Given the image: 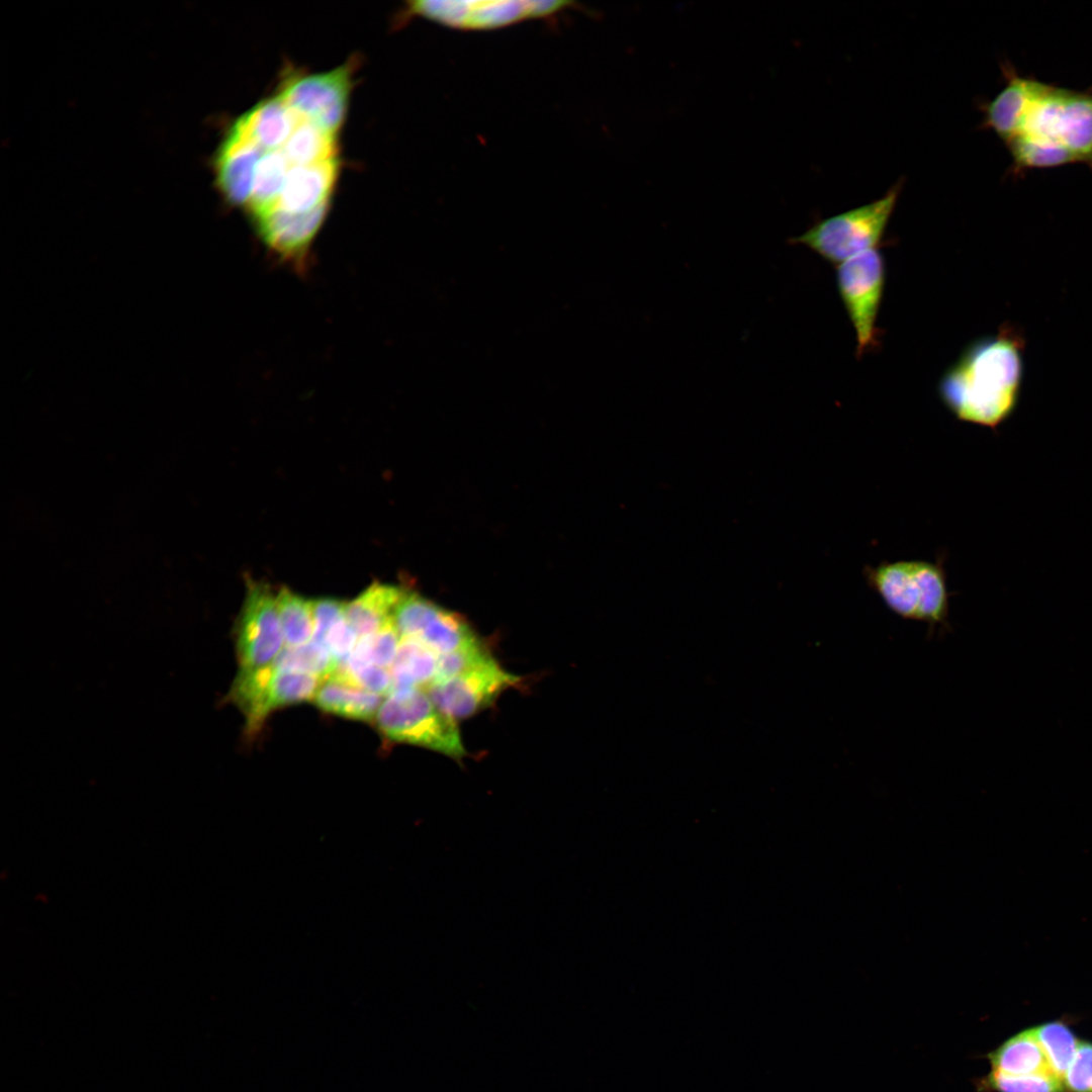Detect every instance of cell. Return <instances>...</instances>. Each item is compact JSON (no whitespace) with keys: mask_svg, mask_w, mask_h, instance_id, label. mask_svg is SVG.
Listing matches in <instances>:
<instances>
[{"mask_svg":"<svg viewBox=\"0 0 1092 1092\" xmlns=\"http://www.w3.org/2000/svg\"><path fill=\"white\" fill-rule=\"evenodd\" d=\"M1023 339L1008 326L972 342L941 376L939 397L958 420L994 428L1016 405Z\"/></svg>","mask_w":1092,"mask_h":1092,"instance_id":"6da1fadb","label":"cell"},{"mask_svg":"<svg viewBox=\"0 0 1092 1092\" xmlns=\"http://www.w3.org/2000/svg\"><path fill=\"white\" fill-rule=\"evenodd\" d=\"M1005 145L1016 171L1077 163L1092 169V90L1031 78L1025 109Z\"/></svg>","mask_w":1092,"mask_h":1092,"instance_id":"7a4b0ae2","label":"cell"},{"mask_svg":"<svg viewBox=\"0 0 1092 1092\" xmlns=\"http://www.w3.org/2000/svg\"><path fill=\"white\" fill-rule=\"evenodd\" d=\"M374 722L390 741L417 745L455 759L466 754L456 720L433 702L426 689L390 692Z\"/></svg>","mask_w":1092,"mask_h":1092,"instance_id":"3957f363","label":"cell"},{"mask_svg":"<svg viewBox=\"0 0 1092 1092\" xmlns=\"http://www.w3.org/2000/svg\"><path fill=\"white\" fill-rule=\"evenodd\" d=\"M894 185L879 199L836 215L816 220L806 232L788 240L808 248L831 264H841L878 249L900 193Z\"/></svg>","mask_w":1092,"mask_h":1092,"instance_id":"277c9868","label":"cell"},{"mask_svg":"<svg viewBox=\"0 0 1092 1092\" xmlns=\"http://www.w3.org/2000/svg\"><path fill=\"white\" fill-rule=\"evenodd\" d=\"M323 678L299 672L284 671L272 664L239 669L226 701L235 705L245 718V735L255 737L276 710L312 701Z\"/></svg>","mask_w":1092,"mask_h":1092,"instance_id":"5b68a950","label":"cell"},{"mask_svg":"<svg viewBox=\"0 0 1092 1092\" xmlns=\"http://www.w3.org/2000/svg\"><path fill=\"white\" fill-rule=\"evenodd\" d=\"M569 1H411V15L461 30H484L509 26L524 20L551 16L564 10Z\"/></svg>","mask_w":1092,"mask_h":1092,"instance_id":"8992f818","label":"cell"},{"mask_svg":"<svg viewBox=\"0 0 1092 1092\" xmlns=\"http://www.w3.org/2000/svg\"><path fill=\"white\" fill-rule=\"evenodd\" d=\"M885 280V260L879 249L867 251L837 265V289L855 331L858 357L878 343L876 324Z\"/></svg>","mask_w":1092,"mask_h":1092,"instance_id":"52a82bcc","label":"cell"},{"mask_svg":"<svg viewBox=\"0 0 1092 1092\" xmlns=\"http://www.w3.org/2000/svg\"><path fill=\"white\" fill-rule=\"evenodd\" d=\"M235 642L240 669L270 665L284 648L276 595L268 584L248 581Z\"/></svg>","mask_w":1092,"mask_h":1092,"instance_id":"ba28073f","label":"cell"},{"mask_svg":"<svg viewBox=\"0 0 1092 1092\" xmlns=\"http://www.w3.org/2000/svg\"><path fill=\"white\" fill-rule=\"evenodd\" d=\"M392 619L401 638L415 639L438 655L480 642L461 616L418 593L403 590Z\"/></svg>","mask_w":1092,"mask_h":1092,"instance_id":"9c48e42d","label":"cell"},{"mask_svg":"<svg viewBox=\"0 0 1092 1092\" xmlns=\"http://www.w3.org/2000/svg\"><path fill=\"white\" fill-rule=\"evenodd\" d=\"M354 65L290 79L279 95L299 116L336 135L347 112Z\"/></svg>","mask_w":1092,"mask_h":1092,"instance_id":"30bf717a","label":"cell"},{"mask_svg":"<svg viewBox=\"0 0 1092 1092\" xmlns=\"http://www.w3.org/2000/svg\"><path fill=\"white\" fill-rule=\"evenodd\" d=\"M519 681L518 675L490 657L452 678L435 681L426 690L433 702L457 721L484 710Z\"/></svg>","mask_w":1092,"mask_h":1092,"instance_id":"8fae6325","label":"cell"},{"mask_svg":"<svg viewBox=\"0 0 1092 1092\" xmlns=\"http://www.w3.org/2000/svg\"><path fill=\"white\" fill-rule=\"evenodd\" d=\"M264 151L249 141L234 123L220 144L214 160L216 185L226 202L247 206L253 190L256 168Z\"/></svg>","mask_w":1092,"mask_h":1092,"instance_id":"7c38bea8","label":"cell"},{"mask_svg":"<svg viewBox=\"0 0 1092 1092\" xmlns=\"http://www.w3.org/2000/svg\"><path fill=\"white\" fill-rule=\"evenodd\" d=\"M867 582L897 616L919 621L922 585L915 560L883 562L864 569Z\"/></svg>","mask_w":1092,"mask_h":1092,"instance_id":"4fadbf2b","label":"cell"},{"mask_svg":"<svg viewBox=\"0 0 1092 1092\" xmlns=\"http://www.w3.org/2000/svg\"><path fill=\"white\" fill-rule=\"evenodd\" d=\"M327 211L328 205L305 212L273 207L255 218L265 242L281 256L293 259L306 251Z\"/></svg>","mask_w":1092,"mask_h":1092,"instance_id":"5bb4252c","label":"cell"},{"mask_svg":"<svg viewBox=\"0 0 1092 1092\" xmlns=\"http://www.w3.org/2000/svg\"><path fill=\"white\" fill-rule=\"evenodd\" d=\"M337 158L307 166H291L274 207L305 212L327 206L338 177Z\"/></svg>","mask_w":1092,"mask_h":1092,"instance_id":"9a60e30c","label":"cell"},{"mask_svg":"<svg viewBox=\"0 0 1092 1092\" xmlns=\"http://www.w3.org/2000/svg\"><path fill=\"white\" fill-rule=\"evenodd\" d=\"M302 119L280 95L263 100L235 124L264 152L280 150Z\"/></svg>","mask_w":1092,"mask_h":1092,"instance_id":"2e32d148","label":"cell"},{"mask_svg":"<svg viewBox=\"0 0 1092 1092\" xmlns=\"http://www.w3.org/2000/svg\"><path fill=\"white\" fill-rule=\"evenodd\" d=\"M312 701L326 713L351 720L371 721L375 719L383 699L332 674L323 679Z\"/></svg>","mask_w":1092,"mask_h":1092,"instance_id":"e0dca14e","label":"cell"},{"mask_svg":"<svg viewBox=\"0 0 1092 1092\" xmlns=\"http://www.w3.org/2000/svg\"><path fill=\"white\" fill-rule=\"evenodd\" d=\"M1004 75L1003 89L983 105V123L1005 144L1014 134L1025 108L1030 78L1019 75L1010 66L1004 67Z\"/></svg>","mask_w":1092,"mask_h":1092,"instance_id":"ac0fdd59","label":"cell"},{"mask_svg":"<svg viewBox=\"0 0 1092 1092\" xmlns=\"http://www.w3.org/2000/svg\"><path fill=\"white\" fill-rule=\"evenodd\" d=\"M403 589L374 582L346 604V619L360 637L375 633L392 620Z\"/></svg>","mask_w":1092,"mask_h":1092,"instance_id":"d6986e66","label":"cell"},{"mask_svg":"<svg viewBox=\"0 0 1092 1092\" xmlns=\"http://www.w3.org/2000/svg\"><path fill=\"white\" fill-rule=\"evenodd\" d=\"M988 1057L994 1072L1011 1076L1053 1074L1032 1028L1010 1037Z\"/></svg>","mask_w":1092,"mask_h":1092,"instance_id":"ffe728a7","label":"cell"},{"mask_svg":"<svg viewBox=\"0 0 1092 1092\" xmlns=\"http://www.w3.org/2000/svg\"><path fill=\"white\" fill-rule=\"evenodd\" d=\"M438 657L434 651L421 642L401 638L390 671L392 691L410 688L427 689L436 679Z\"/></svg>","mask_w":1092,"mask_h":1092,"instance_id":"44dd1931","label":"cell"},{"mask_svg":"<svg viewBox=\"0 0 1092 1092\" xmlns=\"http://www.w3.org/2000/svg\"><path fill=\"white\" fill-rule=\"evenodd\" d=\"M916 568L922 585L920 622L927 625L929 636L947 631L949 598L942 564L916 560Z\"/></svg>","mask_w":1092,"mask_h":1092,"instance_id":"7402d4cb","label":"cell"},{"mask_svg":"<svg viewBox=\"0 0 1092 1092\" xmlns=\"http://www.w3.org/2000/svg\"><path fill=\"white\" fill-rule=\"evenodd\" d=\"M291 166L281 149L263 153L256 168L252 195L246 206L254 217L276 205Z\"/></svg>","mask_w":1092,"mask_h":1092,"instance_id":"603a6c76","label":"cell"},{"mask_svg":"<svg viewBox=\"0 0 1092 1092\" xmlns=\"http://www.w3.org/2000/svg\"><path fill=\"white\" fill-rule=\"evenodd\" d=\"M336 135L302 118L281 148L292 166H307L336 158Z\"/></svg>","mask_w":1092,"mask_h":1092,"instance_id":"cb8c5ba5","label":"cell"},{"mask_svg":"<svg viewBox=\"0 0 1092 1092\" xmlns=\"http://www.w3.org/2000/svg\"><path fill=\"white\" fill-rule=\"evenodd\" d=\"M281 629L286 647L303 645L312 640V600H307L282 586L276 594Z\"/></svg>","mask_w":1092,"mask_h":1092,"instance_id":"d4e9b609","label":"cell"},{"mask_svg":"<svg viewBox=\"0 0 1092 1092\" xmlns=\"http://www.w3.org/2000/svg\"><path fill=\"white\" fill-rule=\"evenodd\" d=\"M271 664L280 670L311 674L323 679L334 674L338 668L329 650L313 640L295 647L285 646Z\"/></svg>","mask_w":1092,"mask_h":1092,"instance_id":"484cf974","label":"cell"},{"mask_svg":"<svg viewBox=\"0 0 1092 1092\" xmlns=\"http://www.w3.org/2000/svg\"><path fill=\"white\" fill-rule=\"evenodd\" d=\"M1032 1031L1053 1074L1063 1081L1079 1045L1078 1039L1071 1029L1060 1021L1041 1024L1032 1028Z\"/></svg>","mask_w":1092,"mask_h":1092,"instance_id":"4316f807","label":"cell"},{"mask_svg":"<svg viewBox=\"0 0 1092 1092\" xmlns=\"http://www.w3.org/2000/svg\"><path fill=\"white\" fill-rule=\"evenodd\" d=\"M400 641L401 636L392 619L375 633L360 637L351 656L361 662L390 669Z\"/></svg>","mask_w":1092,"mask_h":1092,"instance_id":"83f0119b","label":"cell"},{"mask_svg":"<svg viewBox=\"0 0 1092 1092\" xmlns=\"http://www.w3.org/2000/svg\"><path fill=\"white\" fill-rule=\"evenodd\" d=\"M334 674L379 696H387L392 689V674L389 668L361 662L351 655L338 665Z\"/></svg>","mask_w":1092,"mask_h":1092,"instance_id":"f1b7e54d","label":"cell"},{"mask_svg":"<svg viewBox=\"0 0 1092 1092\" xmlns=\"http://www.w3.org/2000/svg\"><path fill=\"white\" fill-rule=\"evenodd\" d=\"M986 1084L996 1092H1064L1063 1081L1054 1074L1011 1076L990 1071Z\"/></svg>","mask_w":1092,"mask_h":1092,"instance_id":"f546056e","label":"cell"},{"mask_svg":"<svg viewBox=\"0 0 1092 1092\" xmlns=\"http://www.w3.org/2000/svg\"><path fill=\"white\" fill-rule=\"evenodd\" d=\"M490 657H492V655L481 642L447 654L439 655L435 681L452 678Z\"/></svg>","mask_w":1092,"mask_h":1092,"instance_id":"4dcf8cb0","label":"cell"},{"mask_svg":"<svg viewBox=\"0 0 1092 1092\" xmlns=\"http://www.w3.org/2000/svg\"><path fill=\"white\" fill-rule=\"evenodd\" d=\"M346 604L332 598L312 600L313 641L324 645L331 630L346 620Z\"/></svg>","mask_w":1092,"mask_h":1092,"instance_id":"1f68e13d","label":"cell"},{"mask_svg":"<svg viewBox=\"0 0 1092 1092\" xmlns=\"http://www.w3.org/2000/svg\"><path fill=\"white\" fill-rule=\"evenodd\" d=\"M1063 1084L1069 1092H1092V1043L1079 1042Z\"/></svg>","mask_w":1092,"mask_h":1092,"instance_id":"d6a6232c","label":"cell"}]
</instances>
